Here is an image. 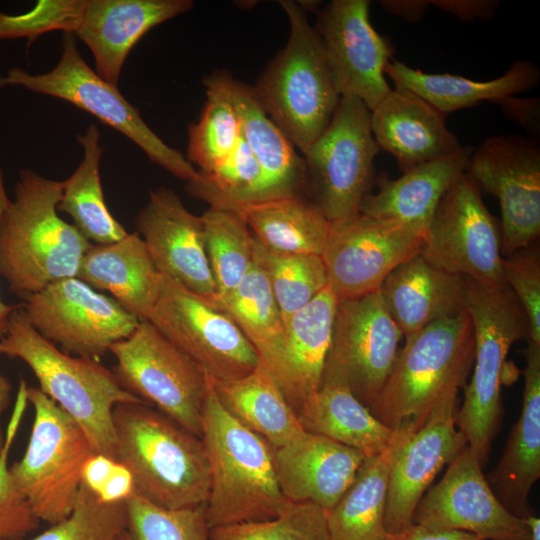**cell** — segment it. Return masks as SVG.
<instances>
[{
  "mask_svg": "<svg viewBox=\"0 0 540 540\" xmlns=\"http://www.w3.org/2000/svg\"><path fill=\"white\" fill-rule=\"evenodd\" d=\"M63 188L29 168L20 170L13 200L0 188V276L22 298L76 277L91 244L58 215Z\"/></svg>",
  "mask_w": 540,
  "mask_h": 540,
  "instance_id": "6da1fadb",
  "label": "cell"
},
{
  "mask_svg": "<svg viewBox=\"0 0 540 540\" xmlns=\"http://www.w3.org/2000/svg\"><path fill=\"white\" fill-rule=\"evenodd\" d=\"M474 352V329L466 309L429 324L406 337L369 411L395 433H415L447 400L458 396Z\"/></svg>",
  "mask_w": 540,
  "mask_h": 540,
  "instance_id": "7a4b0ae2",
  "label": "cell"
},
{
  "mask_svg": "<svg viewBox=\"0 0 540 540\" xmlns=\"http://www.w3.org/2000/svg\"><path fill=\"white\" fill-rule=\"evenodd\" d=\"M116 462L131 473L134 493L166 509L206 504L210 467L202 439L145 403L112 412Z\"/></svg>",
  "mask_w": 540,
  "mask_h": 540,
  "instance_id": "3957f363",
  "label": "cell"
},
{
  "mask_svg": "<svg viewBox=\"0 0 540 540\" xmlns=\"http://www.w3.org/2000/svg\"><path fill=\"white\" fill-rule=\"evenodd\" d=\"M202 415L211 479L206 502L210 528L279 516L289 501L279 486L273 447L223 408L213 385Z\"/></svg>",
  "mask_w": 540,
  "mask_h": 540,
  "instance_id": "277c9868",
  "label": "cell"
},
{
  "mask_svg": "<svg viewBox=\"0 0 540 540\" xmlns=\"http://www.w3.org/2000/svg\"><path fill=\"white\" fill-rule=\"evenodd\" d=\"M0 352L24 361L39 389L82 428L94 452L116 461L113 409L144 402L124 390L112 370L98 360L60 351L32 327L21 305L10 315Z\"/></svg>",
  "mask_w": 540,
  "mask_h": 540,
  "instance_id": "5b68a950",
  "label": "cell"
},
{
  "mask_svg": "<svg viewBox=\"0 0 540 540\" xmlns=\"http://www.w3.org/2000/svg\"><path fill=\"white\" fill-rule=\"evenodd\" d=\"M290 32L253 93L270 119L302 154L329 124L340 95L321 39L295 1L280 0Z\"/></svg>",
  "mask_w": 540,
  "mask_h": 540,
  "instance_id": "8992f818",
  "label": "cell"
},
{
  "mask_svg": "<svg viewBox=\"0 0 540 540\" xmlns=\"http://www.w3.org/2000/svg\"><path fill=\"white\" fill-rule=\"evenodd\" d=\"M463 278L475 352L472 379L465 385L464 401L456 412V426L484 467L502 418L500 386L507 354L517 340L527 336V319L506 284L493 287Z\"/></svg>",
  "mask_w": 540,
  "mask_h": 540,
  "instance_id": "52a82bcc",
  "label": "cell"
},
{
  "mask_svg": "<svg viewBox=\"0 0 540 540\" xmlns=\"http://www.w3.org/2000/svg\"><path fill=\"white\" fill-rule=\"evenodd\" d=\"M34 409L23 457L9 467L33 514L50 525L70 515L81 487L82 468L95 452L82 428L39 388H27Z\"/></svg>",
  "mask_w": 540,
  "mask_h": 540,
  "instance_id": "ba28073f",
  "label": "cell"
},
{
  "mask_svg": "<svg viewBox=\"0 0 540 540\" xmlns=\"http://www.w3.org/2000/svg\"><path fill=\"white\" fill-rule=\"evenodd\" d=\"M20 86L34 93L67 101L97 117L134 142L155 164L176 178L193 182L199 172L177 149L167 145L143 120L139 110L112 85L97 75L82 58L75 36L63 33L55 67L31 74L13 67L0 76V88Z\"/></svg>",
  "mask_w": 540,
  "mask_h": 540,
  "instance_id": "9c48e42d",
  "label": "cell"
},
{
  "mask_svg": "<svg viewBox=\"0 0 540 540\" xmlns=\"http://www.w3.org/2000/svg\"><path fill=\"white\" fill-rule=\"evenodd\" d=\"M379 151L371 111L357 98L341 97L327 127L303 153L307 192L330 223L360 213L375 183Z\"/></svg>",
  "mask_w": 540,
  "mask_h": 540,
  "instance_id": "30bf717a",
  "label": "cell"
},
{
  "mask_svg": "<svg viewBox=\"0 0 540 540\" xmlns=\"http://www.w3.org/2000/svg\"><path fill=\"white\" fill-rule=\"evenodd\" d=\"M120 386L201 438L204 404L212 383L189 357L148 320L110 349Z\"/></svg>",
  "mask_w": 540,
  "mask_h": 540,
  "instance_id": "8fae6325",
  "label": "cell"
},
{
  "mask_svg": "<svg viewBox=\"0 0 540 540\" xmlns=\"http://www.w3.org/2000/svg\"><path fill=\"white\" fill-rule=\"evenodd\" d=\"M147 320L200 367L212 385L244 377L260 364L255 348L225 312L162 274Z\"/></svg>",
  "mask_w": 540,
  "mask_h": 540,
  "instance_id": "7c38bea8",
  "label": "cell"
},
{
  "mask_svg": "<svg viewBox=\"0 0 540 540\" xmlns=\"http://www.w3.org/2000/svg\"><path fill=\"white\" fill-rule=\"evenodd\" d=\"M419 253L436 267L493 287L504 285L501 225L466 172L441 198Z\"/></svg>",
  "mask_w": 540,
  "mask_h": 540,
  "instance_id": "4fadbf2b",
  "label": "cell"
},
{
  "mask_svg": "<svg viewBox=\"0 0 540 540\" xmlns=\"http://www.w3.org/2000/svg\"><path fill=\"white\" fill-rule=\"evenodd\" d=\"M402 336L379 289L338 301L322 380L344 383L369 408L392 370Z\"/></svg>",
  "mask_w": 540,
  "mask_h": 540,
  "instance_id": "5bb4252c",
  "label": "cell"
},
{
  "mask_svg": "<svg viewBox=\"0 0 540 540\" xmlns=\"http://www.w3.org/2000/svg\"><path fill=\"white\" fill-rule=\"evenodd\" d=\"M23 299L21 307L32 327L78 357L98 360L140 322L114 298L77 277L55 281Z\"/></svg>",
  "mask_w": 540,
  "mask_h": 540,
  "instance_id": "9a60e30c",
  "label": "cell"
},
{
  "mask_svg": "<svg viewBox=\"0 0 540 540\" xmlns=\"http://www.w3.org/2000/svg\"><path fill=\"white\" fill-rule=\"evenodd\" d=\"M501 210V255L535 243L540 235V149L518 135L493 136L470 155L466 171Z\"/></svg>",
  "mask_w": 540,
  "mask_h": 540,
  "instance_id": "2e32d148",
  "label": "cell"
},
{
  "mask_svg": "<svg viewBox=\"0 0 540 540\" xmlns=\"http://www.w3.org/2000/svg\"><path fill=\"white\" fill-rule=\"evenodd\" d=\"M424 235L362 213L331 223L321 255L328 286L338 301L379 289L398 265L419 253Z\"/></svg>",
  "mask_w": 540,
  "mask_h": 540,
  "instance_id": "e0dca14e",
  "label": "cell"
},
{
  "mask_svg": "<svg viewBox=\"0 0 540 540\" xmlns=\"http://www.w3.org/2000/svg\"><path fill=\"white\" fill-rule=\"evenodd\" d=\"M476 453L467 445L416 506L412 523L473 533L484 540H530L523 519L491 489Z\"/></svg>",
  "mask_w": 540,
  "mask_h": 540,
  "instance_id": "ac0fdd59",
  "label": "cell"
},
{
  "mask_svg": "<svg viewBox=\"0 0 540 540\" xmlns=\"http://www.w3.org/2000/svg\"><path fill=\"white\" fill-rule=\"evenodd\" d=\"M367 0H333L317 11L318 33L340 97L372 111L392 90L384 68L392 49L369 20Z\"/></svg>",
  "mask_w": 540,
  "mask_h": 540,
  "instance_id": "d6986e66",
  "label": "cell"
},
{
  "mask_svg": "<svg viewBox=\"0 0 540 540\" xmlns=\"http://www.w3.org/2000/svg\"><path fill=\"white\" fill-rule=\"evenodd\" d=\"M136 227L158 272L216 307L201 216L191 213L173 190L161 187L150 191Z\"/></svg>",
  "mask_w": 540,
  "mask_h": 540,
  "instance_id": "ffe728a7",
  "label": "cell"
},
{
  "mask_svg": "<svg viewBox=\"0 0 540 540\" xmlns=\"http://www.w3.org/2000/svg\"><path fill=\"white\" fill-rule=\"evenodd\" d=\"M458 396L447 400L415 433L396 434L385 506V529L395 534L412 524L416 506L431 483L467 440L456 426Z\"/></svg>",
  "mask_w": 540,
  "mask_h": 540,
  "instance_id": "44dd1931",
  "label": "cell"
},
{
  "mask_svg": "<svg viewBox=\"0 0 540 540\" xmlns=\"http://www.w3.org/2000/svg\"><path fill=\"white\" fill-rule=\"evenodd\" d=\"M192 6L191 0H86L74 36L90 50L97 75L117 86L128 54L144 34Z\"/></svg>",
  "mask_w": 540,
  "mask_h": 540,
  "instance_id": "7402d4cb",
  "label": "cell"
},
{
  "mask_svg": "<svg viewBox=\"0 0 540 540\" xmlns=\"http://www.w3.org/2000/svg\"><path fill=\"white\" fill-rule=\"evenodd\" d=\"M278 482L292 502L330 511L353 483L366 456L330 438L304 432L274 450Z\"/></svg>",
  "mask_w": 540,
  "mask_h": 540,
  "instance_id": "603a6c76",
  "label": "cell"
},
{
  "mask_svg": "<svg viewBox=\"0 0 540 540\" xmlns=\"http://www.w3.org/2000/svg\"><path fill=\"white\" fill-rule=\"evenodd\" d=\"M445 118L420 96L395 88L371 111V130L380 150L392 154L404 173L462 148Z\"/></svg>",
  "mask_w": 540,
  "mask_h": 540,
  "instance_id": "cb8c5ba5",
  "label": "cell"
},
{
  "mask_svg": "<svg viewBox=\"0 0 540 540\" xmlns=\"http://www.w3.org/2000/svg\"><path fill=\"white\" fill-rule=\"evenodd\" d=\"M524 356L521 414L497 466L486 478L502 505L521 519L535 514L529 496L540 477V345L528 340Z\"/></svg>",
  "mask_w": 540,
  "mask_h": 540,
  "instance_id": "d4e9b609",
  "label": "cell"
},
{
  "mask_svg": "<svg viewBox=\"0 0 540 540\" xmlns=\"http://www.w3.org/2000/svg\"><path fill=\"white\" fill-rule=\"evenodd\" d=\"M337 302L327 286L285 324L284 348L274 379L297 418L321 386Z\"/></svg>",
  "mask_w": 540,
  "mask_h": 540,
  "instance_id": "484cf974",
  "label": "cell"
},
{
  "mask_svg": "<svg viewBox=\"0 0 540 540\" xmlns=\"http://www.w3.org/2000/svg\"><path fill=\"white\" fill-rule=\"evenodd\" d=\"M379 290L405 338L466 309L463 276L436 267L420 253L398 265Z\"/></svg>",
  "mask_w": 540,
  "mask_h": 540,
  "instance_id": "4316f807",
  "label": "cell"
},
{
  "mask_svg": "<svg viewBox=\"0 0 540 540\" xmlns=\"http://www.w3.org/2000/svg\"><path fill=\"white\" fill-rule=\"evenodd\" d=\"M473 150L462 146L454 154L411 168L397 179L380 175L375 182L377 192L364 198L360 213L425 234L441 198L466 171Z\"/></svg>",
  "mask_w": 540,
  "mask_h": 540,
  "instance_id": "83f0119b",
  "label": "cell"
},
{
  "mask_svg": "<svg viewBox=\"0 0 540 540\" xmlns=\"http://www.w3.org/2000/svg\"><path fill=\"white\" fill-rule=\"evenodd\" d=\"M76 277L109 292L140 321L148 319L160 292L161 274L137 232L114 243L90 244Z\"/></svg>",
  "mask_w": 540,
  "mask_h": 540,
  "instance_id": "f1b7e54d",
  "label": "cell"
},
{
  "mask_svg": "<svg viewBox=\"0 0 540 540\" xmlns=\"http://www.w3.org/2000/svg\"><path fill=\"white\" fill-rule=\"evenodd\" d=\"M384 73L395 88L413 92L446 116L483 101L498 102L514 97L537 86L540 80L539 69L527 60H518L504 75L483 82L449 73H425L394 59L386 64Z\"/></svg>",
  "mask_w": 540,
  "mask_h": 540,
  "instance_id": "f546056e",
  "label": "cell"
},
{
  "mask_svg": "<svg viewBox=\"0 0 540 540\" xmlns=\"http://www.w3.org/2000/svg\"><path fill=\"white\" fill-rule=\"evenodd\" d=\"M231 95L242 138L262 168L272 198L304 195L307 192L304 158L263 110L252 86L232 79Z\"/></svg>",
  "mask_w": 540,
  "mask_h": 540,
  "instance_id": "4dcf8cb0",
  "label": "cell"
},
{
  "mask_svg": "<svg viewBox=\"0 0 540 540\" xmlns=\"http://www.w3.org/2000/svg\"><path fill=\"white\" fill-rule=\"evenodd\" d=\"M265 247L283 253L321 256L331 223L304 195L284 196L228 208Z\"/></svg>",
  "mask_w": 540,
  "mask_h": 540,
  "instance_id": "1f68e13d",
  "label": "cell"
},
{
  "mask_svg": "<svg viewBox=\"0 0 540 540\" xmlns=\"http://www.w3.org/2000/svg\"><path fill=\"white\" fill-rule=\"evenodd\" d=\"M298 419L306 432L359 450L366 457L381 453L395 437L347 385L335 380H322L314 399Z\"/></svg>",
  "mask_w": 540,
  "mask_h": 540,
  "instance_id": "d6a6232c",
  "label": "cell"
},
{
  "mask_svg": "<svg viewBox=\"0 0 540 540\" xmlns=\"http://www.w3.org/2000/svg\"><path fill=\"white\" fill-rule=\"evenodd\" d=\"M213 388L223 408L274 450L305 432L277 382L261 363L250 374Z\"/></svg>",
  "mask_w": 540,
  "mask_h": 540,
  "instance_id": "836d02e7",
  "label": "cell"
},
{
  "mask_svg": "<svg viewBox=\"0 0 540 540\" xmlns=\"http://www.w3.org/2000/svg\"><path fill=\"white\" fill-rule=\"evenodd\" d=\"M397 437L381 453L366 457L337 504L327 512L328 540H386L385 506Z\"/></svg>",
  "mask_w": 540,
  "mask_h": 540,
  "instance_id": "e575fe53",
  "label": "cell"
},
{
  "mask_svg": "<svg viewBox=\"0 0 540 540\" xmlns=\"http://www.w3.org/2000/svg\"><path fill=\"white\" fill-rule=\"evenodd\" d=\"M83 158L75 171L64 180L57 211L68 214L79 233L90 243L104 245L117 242L128 233L112 216L105 200L100 178V162L104 147L101 133L90 124L77 136Z\"/></svg>",
  "mask_w": 540,
  "mask_h": 540,
  "instance_id": "d590c367",
  "label": "cell"
},
{
  "mask_svg": "<svg viewBox=\"0 0 540 540\" xmlns=\"http://www.w3.org/2000/svg\"><path fill=\"white\" fill-rule=\"evenodd\" d=\"M216 308L237 324L274 378L282 358L285 325L265 274L254 264L234 291L218 299Z\"/></svg>",
  "mask_w": 540,
  "mask_h": 540,
  "instance_id": "8d00e7d4",
  "label": "cell"
},
{
  "mask_svg": "<svg viewBox=\"0 0 540 540\" xmlns=\"http://www.w3.org/2000/svg\"><path fill=\"white\" fill-rule=\"evenodd\" d=\"M232 76L218 71L205 77L206 101L189 125L186 159L206 173L223 163L241 140V123L232 100Z\"/></svg>",
  "mask_w": 540,
  "mask_h": 540,
  "instance_id": "74e56055",
  "label": "cell"
},
{
  "mask_svg": "<svg viewBox=\"0 0 540 540\" xmlns=\"http://www.w3.org/2000/svg\"><path fill=\"white\" fill-rule=\"evenodd\" d=\"M201 218L206 254L220 299L234 291L254 266L255 238L233 211L210 207Z\"/></svg>",
  "mask_w": 540,
  "mask_h": 540,
  "instance_id": "f35d334b",
  "label": "cell"
},
{
  "mask_svg": "<svg viewBox=\"0 0 540 540\" xmlns=\"http://www.w3.org/2000/svg\"><path fill=\"white\" fill-rule=\"evenodd\" d=\"M254 264L269 282L284 325L328 286L319 255L278 252L255 239Z\"/></svg>",
  "mask_w": 540,
  "mask_h": 540,
  "instance_id": "ab89813d",
  "label": "cell"
},
{
  "mask_svg": "<svg viewBox=\"0 0 540 540\" xmlns=\"http://www.w3.org/2000/svg\"><path fill=\"white\" fill-rule=\"evenodd\" d=\"M185 189L222 209L272 199L264 172L242 137L230 157L209 172H199Z\"/></svg>",
  "mask_w": 540,
  "mask_h": 540,
  "instance_id": "60d3db41",
  "label": "cell"
},
{
  "mask_svg": "<svg viewBox=\"0 0 540 540\" xmlns=\"http://www.w3.org/2000/svg\"><path fill=\"white\" fill-rule=\"evenodd\" d=\"M126 502V526L120 540H209L206 504L166 509L133 493Z\"/></svg>",
  "mask_w": 540,
  "mask_h": 540,
  "instance_id": "b9f144b4",
  "label": "cell"
},
{
  "mask_svg": "<svg viewBox=\"0 0 540 540\" xmlns=\"http://www.w3.org/2000/svg\"><path fill=\"white\" fill-rule=\"evenodd\" d=\"M209 540H328L327 512L289 501L276 518L212 527Z\"/></svg>",
  "mask_w": 540,
  "mask_h": 540,
  "instance_id": "7bdbcfd3",
  "label": "cell"
},
{
  "mask_svg": "<svg viewBox=\"0 0 540 540\" xmlns=\"http://www.w3.org/2000/svg\"><path fill=\"white\" fill-rule=\"evenodd\" d=\"M126 502H104L81 483L68 517L30 539L22 540H120L126 526Z\"/></svg>",
  "mask_w": 540,
  "mask_h": 540,
  "instance_id": "ee69618b",
  "label": "cell"
},
{
  "mask_svg": "<svg viewBox=\"0 0 540 540\" xmlns=\"http://www.w3.org/2000/svg\"><path fill=\"white\" fill-rule=\"evenodd\" d=\"M27 388L22 380L0 453V540H22L36 530L40 523L16 487L7 463L9 450L28 401Z\"/></svg>",
  "mask_w": 540,
  "mask_h": 540,
  "instance_id": "f6af8a7d",
  "label": "cell"
},
{
  "mask_svg": "<svg viewBox=\"0 0 540 540\" xmlns=\"http://www.w3.org/2000/svg\"><path fill=\"white\" fill-rule=\"evenodd\" d=\"M85 4L86 0H40L24 13L0 11V40L24 38L30 45L52 31L74 35L81 23Z\"/></svg>",
  "mask_w": 540,
  "mask_h": 540,
  "instance_id": "bcb514c9",
  "label": "cell"
},
{
  "mask_svg": "<svg viewBox=\"0 0 540 540\" xmlns=\"http://www.w3.org/2000/svg\"><path fill=\"white\" fill-rule=\"evenodd\" d=\"M504 283L520 302L527 319L528 340L540 345V254L538 244L519 249L502 260Z\"/></svg>",
  "mask_w": 540,
  "mask_h": 540,
  "instance_id": "7dc6e473",
  "label": "cell"
},
{
  "mask_svg": "<svg viewBox=\"0 0 540 540\" xmlns=\"http://www.w3.org/2000/svg\"><path fill=\"white\" fill-rule=\"evenodd\" d=\"M497 1L490 0H436L430 5L436 6L463 21L491 18L498 7Z\"/></svg>",
  "mask_w": 540,
  "mask_h": 540,
  "instance_id": "c3c4849f",
  "label": "cell"
},
{
  "mask_svg": "<svg viewBox=\"0 0 540 540\" xmlns=\"http://www.w3.org/2000/svg\"><path fill=\"white\" fill-rule=\"evenodd\" d=\"M386 540H484L483 538L466 531L454 529H432L420 524L412 523L406 529L387 534Z\"/></svg>",
  "mask_w": 540,
  "mask_h": 540,
  "instance_id": "681fc988",
  "label": "cell"
},
{
  "mask_svg": "<svg viewBox=\"0 0 540 540\" xmlns=\"http://www.w3.org/2000/svg\"><path fill=\"white\" fill-rule=\"evenodd\" d=\"M116 463L105 455L94 453L86 460L82 468V484L98 494L112 474Z\"/></svg>",
  "mask_w": 540,
  "mask_h": 540,
  "instance_id": "f907efd6",
  "label": "cell"
},
{
  "mask_svg": "<svg viewBox=\"0 0 540 540\" xmlns=\"http://www.w3.org/2000/svg\"><path fill=\"white\" fill-rule=\"evenodd\" d=\"M134 493L131 473L120 463L116 466L97 496L104 502L125 501Z\"/></svg>",
  "mask_w": 540,
  "mask_h": 540,
  "instance_id": "816d5d0a",
  "label": "cell"
},
{
  "mask_svg": "<svg viewBox=\"0 0 540 540\" xmlns=\"http://www.w3.org/2000/svg\"><path fill=\"white\" fill-rule=\"evenodd\" d=\"M507 114L528 129L536 130L539 127V101L538 99H516L508 97L498 101Z\"/></svg>",
  "mask_w": 540,
  "mask_h": 540,
  "instance_id": "f5cc1de1",
  "label": "cell"
},
{
  "mask_svg": "<svg viewBox=\"0 0 540 540\" xmlns=\"http://www.w3.org/2000/svg\"><path fill=\"white\" fill-rule=\"evenodd\" d=\"M384 10L409 22L421 20L430 1L426 0H382L379 2Z\"/></svg>",
  "mask_w": 540,
  "mask_h": 540,
  "instance_id": "db71d44e",
  "label": "cell"
},
{
  "mask_svg": "<svg viewBox=\"0 0 540 540\" xmlns=\"http://www.w3.org/2000/svg\"><path fill=\"white\" fill-rule=\"evenodd\" d=\"M1 355V352H0ZM11 384L8 379L0 375V453L4 447L5 436L1 426V415L7 409L10 403Z\"/></svg>",
  "mask_w": 540,
  "mask_h": 540,
  "instance_id": "11a10c76",
  "label": "cell"
},
{
  "mask_svg": "<svg viewBox=\"0 0 540 540\" xmlns=\"http://www.w3.org/2000/svg\"><path fill=\"white\" fill-rule=\"evenodd\" d=\"M4 184V173L0 167V188ZM17 307L18 305H7L0 299V339L5 335L10 315Z\"/></svg>",
  "mask_w": 540,
  "mask_h": 540,
  "instance_id": "9f6ffc18",
  "label": "cell"
},
{
  "mask_svg": "<svg viewBox=\"0 0 540 540\" xmlns=\"http://www.w3.org/2000/svg\"><path fill=\"white\" fill-rule=\"evenodd\" d=\"M528 531L530 540H540V518L536 514H532L523 519Z\"/></svg>",
  "mask_w": 540,
  "mask_h": 540,
  "instance_id": "6f0895ef",
  "label": "cell"
},
{
  "mask_svg": "<svg viewBox=\"0 0 540 540\" xmlns=\"http://www.w3.org/2000/svg\"><path fill=\"white\" fill-rule=\"evenodd\" d=\"M0 76H1V73H0Z\"/></svg>",
  "mask_w": 540,
  "mask_h": 540,
  "instance_id": "680465c9",
  "label": "cell"
}]
</instances>
